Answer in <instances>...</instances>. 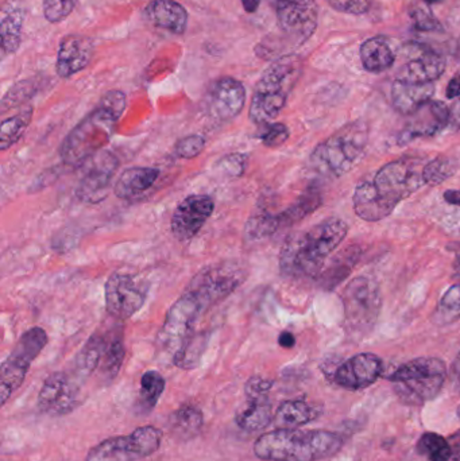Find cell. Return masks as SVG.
<instances>
[{"label":"cell","mask_w":460,"mask_h":461,"mask_svg":"<svg viewBox=\"0 0 460 461\" xmlns=\"http://www.w3.org/2000/svg\"><path fill=\"white\" fill-rule=\"evenodd\" d=\"M107 338L100 332H95L76 357V378L86 379L91 375L102 362Z\"/></svg>","instance_id":"32"},{"label":"cell","mask_w":460,"mask_h":461,"mask_svg":"<svg viewBox=\"0 0 460 461\" xmlns=\"http://www.w3.org/2000/svg\"><path fill=\"white\" fill-rule=\"evenodd\" d=\"M454 56L460 61V40L456 42L455 49H454Z\"/></svg>","instance_id":"56"},{"label":"cell","mask_w":460,"mask_h":461,"mask_svg":"<svg viewBox=\"0 0 460 461\" xmlns=\"http://www.w3.org/2000/svg\"><path fill=\"white\" fill-rule=\"evenodd\" d=\"M447 378V366L437 357H418L400 366L389 381L408 405H423L434 400Z\"/></svg>","instance_id":"6"},{"label":"cell","mask_w":460,"mask_h":461,"mask_svg":"<svg viewBox=\"0 0 460 461\" xmlns=\"http://www.w3.org/2000/svg\"><path fill=\"white\" fill-rule=\"evenodd\" d=\"M343 438L327 430L277 429L264 433L254 444V454L265 461H319L334 456Z\"/></svg>","instance_id":"3"},{"label":"cell","mask_w":460,"mask_h":461,"mask_svg":"<svg viewBox=\"0 0 460 461\" xmlns=\"http://www.w3.org/2000/svg\"><path fill=\"white\" fill-rule=\"evenodd\" d=\"M346 324L354 330H370L383 309L380 286L370 276H356L342 293Z\"/></svg>","instance_id":"10"},{"label":"cell","mask_w":460,"mask_h":461,"mask_svg":"<svg viewBox=\"0 0 460 461\" xmlns=\"http://www.w3.org/2000/svg\"><path fill=\"white\" fill-rule=\"evenodd\" d=\"M208 338L205 332H194L180 351L173 357L172 363L181 370H192L199 366L207 347Z\"/></svg>","instance_id":"37"},{"label":"cell","mask_w":460,"mask_h":461,"mask_svg":"<svg viewBox=\"0 0 460 461\" xmlns=\"http://www.w3.org/2000/svg\"><path fill=\"white\" fill-rule=\"evenodd\" d=\"M208 306L191 290L186 289L180 298L170 306L167 319L157 336V344L162 354L175 357L181 347L194 333V327Z\"/></svg>","instance_id":"7"},{"label":"cell","mask_w":460,"mask_h":461,"mask_svg":"<svg viewBox=\"0 0 460 461\" xmlns=\"http://www.w3.org/2000/svg\"><path fill=\"white\" fill-rule=\"evenodd\" d=\"M81 167L83 176L76 191L78 199L88 204L103 202L107 197L111 180L118 167V159L107 151H99Z\"/></svg>","instance_id":"16"},{"label":"cell","mask_w":460,"mask_h":461,"mask_svg":"<svg viewBox=\"0 0 460 461\" xmlns=\"http://www.w3.org/2000/svg\"><path fill=\"white\" fill-rule=\"evenodd\" d=\"M320 414V408L308 403L307 401H285L278 406L273 422L277 429H299L300 427L315 421Z\"/></svg>","instance_id":"28"},{"label":"cell","mask_w":460,"mask_h":461,"mask_svg":"<svg viewBox=\"0 0 460 461\" xmlns=\"http://www.w3.org/2000/svg\"><path fill=\"white\" fill-rule=\"evenodd\" d=\"M161 443V430L148 425L131 435L103 440L88 452L86 461H140L156 454Z\"/></svg>","instance_id":"9"},{"label":"cell","mask_w":460,"mask_h":461,"mask_svg":"<svg viewBox=\"0 0 460 461\" xmlns=\"http://www.w3.org/2000/svg\"><path fill=\"white\" fill-rule=\"evenodd\" d=\"M215 210V203L205 194H192L176 208L172 216L173 236L180 241H189L204 227Z\"/></svg>","instance_id":"19"},{"label":"cell","mask_w":460,"mask_h":461,"mask_svg":"<svg viewBox=\"0 0 460 461\" xmlns=\"http://www.w3.org/2000/svg\"><path fill=\"white\" fill-rule=\"evenodd\" d=\"M329 5L339 13L362 15L370 10L372 3L369 0H329Z\"/></svg>","instance_id":"47"},{"label":"cell","mask_w":460,"mask_h":461,"mask_svg":"<svg viewBox=\"0 0 460 461\" xmlns=\"http://www.w3.org/2000/svg\"><path fill=\"white\" fill-rule=\"evenodd\" d=\"M272 386V381H267V379L261 378V376H253V378L248 379V384H246V397H264V395H267Z\"/></svg>","instance_id":"49"},{"label":"cell","mask_w":460,"mask_h":461,"mask_svg":"<svg viewBox=\"0 0 460 461\" xmlns=\"http://www.w3.org/2000/svg\"><path fill=\"white\" fill-rule=\"evenodd\" d=\"M369 129L362 122L346 124L329 140L318 145L311 156L316 172L327 177H342L350 172L366 153Z\"/></svg>","instance_id":"5"},{"label":"cell","mask_w":460,"mask_h":461,"mask_svg":"<svg viewBox=\"0 0 460 461\" xmlns=\"http://www.w3.org/2000/svg\"><path fill=\"white\" fill-rule=\"evenodd\" d=\"M424 167L423 159L402 157L381 167L373 183L386 200L399 205L426 185Z\"/></svg>","instance_id":"11"},{"label":"cell","mask_w":460,"mask_h":461,"mask_svg":"<svg viewBox=\"0 0 460 461\" xmlns=\"http://www.w3.org/2000/svg\"><path fill=\"white\" fill-rule=\"evenodd\" d=\"M437 322L448 324L460 319V285H454L446 292L437 306Z\"/></svg>","instance_id":"41"},{"label":"cell","mask_w":460,"mask_h":461,"mask_svg":"<svg viewBox=\"0 0 460 461\" xmlns=\"http://www.w3.org/2000/svg\"><path fill=\"white\" fill-rule=\"evenodd\" d=\"M434 94V84H410L396 80L392 86V103L400 113L410 116L431 102Z\"/></svg>","instance_id":"26"},{"label":"cell","mask_w":460,"mask_h":461,"mask_svg":"<svg viewBox=\"0 0 460 461\" xmlns=\"http://www.w3.org/2000/svg\"><path fill=\"white\" fill-rule=\"evenodd\" d=\"M347 233L348 226L342 219L329 218L291 236L281 249L280 268L284 276L292 278L318 276Z\"/></svg>","instance_id":"1"},{"label":"cell","mask_w":460,"mask_h":461,"mask_svg":"<svg viewBox=\"0 0 460 461\" xmlns=\"http://www.w3.org/2000/svg\"><path fill=\"white\" fill-rule=\"evenodd\" d=\"M48 344V335L40 327L30 328L14 346L0 367V403L5 405L8 398L22 386L30 366Z\"/></svg>","instance_id":"8"},{"label":"cell","mask_w":460,"mask_h":461,"mask_svg":"<svg viewBox=\"0 0 460 461\" xmlns=\"http://www.w3.org/2000/svg\"><path fill=\"white\" fill-rule=\"evenodd\" d=\"M94 56V45L89 38L70 34L62 38L57 57V75L69 78L88 67Z\"/></svg>","instance_id":"22"},{"label":"cell","mask_w":460,"mask_h":461,"mask_svg":"<svg viewBox=\"0 0 460 461\" xmlns=\"http://www.w3.org/2000/svg\"><path fill=\"white\" fill-rule=\"evenodd\" d=\"M353 204L356 216L362 221H372V223L388 218L397 207L378 192L373 181H365L356 186Z\"/></svg>","instance_id":"24"},{"label":"cell","mask_w":460,"mask_h":461,"mask_svg":"<svg viewBox=\"0 0 460 461\" xmlns=\"http://www.w3.org/2000/svg\"><path fill=\"white\" fill-rule=\"evenodd\" d=\"M302 73V57L286 54L269 65L257 83L250 104V121L264 126L275 121L288 102Z\"/></svg>","instance_id":"4"},{"label":"cell","mask_w":460,"mask_h":461,"mask_svg":"<svg viewBox=\"0 0 460 461\" xmlns=\"http://www.w3.org/2000/svg\"><path fill=\"white\" fill-rule=\"evenodd\" d=\"M158 177L159 170L156 167H130L119 176L113 192L118 199H134L149 191Z\"/></svg>","instance_id":"27"},{"label":"cell","mask_w":460,"mask_h":461,"mask_svg":"<svg viewBox=\"0 0 460 461\" xmlns=\"http://www.w3.org/2000/svg\"><path fill=\"white\" fill-rule=\"evenodd\" d=\"M413 22H415V27L420 32H437V30H443L440 22L432 15L431 13L427 11L419 10L413 11L412 13Z\"/></svg>","instance_id":"48"},{"label":"cell","mask_w":460,"mask_h":461,"mask_svg":"<svg viewBox=\"0 0 460 461\" xmlns=\"http://www.w3.org/2000/svg\"><path fill=\"white\" fill-rule=\"evenodd\" d=\"M418 451L429 461H450L453 457L450 443L437 433H424L419 440Z\"/></svg>","instance_id":"39"},{"label":"cell","mask_w":460,"mask_h":461,"mask_svg":"<svg viewBox=\"0 0 460 461\" xmlns=\"http://www.w3.org/2000/svg\"><path fill=\"white\" fill-rule=\"evenodd\" d=\"M361 249L358 247H350V249H345L339 257L332 260L331 266L321 274V286L326 287L327 290H334L338 285L342 284L350 276L354 266L361 258Z\"/></svg>","instance_id":"33"},{"label":"cell","mask_w":460,"mask_h":461,"mask_svg":"<svg viewBox=\"0 0 460 461\" xmlns=\"http://www.w3.org/2000/svg\"><path fill=\"white\" fill-rule=\"evenodd\" d=\"M458 417L460 419V405H459V408H458Z\"/></svg>","instance_id":"59"},{"label":"cell","mask_w":460,"mask_h":461,"mask_svg":"<svg viewBox=\"0 0 460 461\" xmlns=\"http://www.w3.org/2000/svg\"><path fill=\"white\" fill-rule=\"evenodd\" d=\"M246 104V88L232 77H221L212 83L205 95V113L216 122L232 121Z\"/></svg>","instance_id":"18"},{"label":"cell","mask_w":460,"mask_h":461,"mask_svg":"<svg viewBox=\"0 0 460 461\" xmlns=\"http://www.w3.org/2000/svg\"><path fill=\"white\" fill-rule=\"evenodd\" d=\"M446 203L451 205H459L460 207V191L458 189H448L445 192Z\"/></svg>","instance_id":"53"},{"label":"cell","mask_w":460,"mask_h":461,"mask_svg":"<svg viewBox=\"0 0 460 461\" xmlns=\"http://www.w3.org/2000/svg\"><path fill=\"white\" fill-rule=\"evenodd\" d=\"M458 170L455 159L448 157H437L426 164L423 169V177L426 185H440V184L453 177Z\"/></svg>","instance_id":"40"},{"label":"cell","mask_w":460,"mask_h":461,"mask_svg":"<svg viewBox=\"0 0 460 461\" xmlns=\"http://www.w3.org/2000/svg\"><path fill=\"white\" fill-rule=\"evenodd\" d=\"M80 400L78 379L65 373H54L41 387L38 409L50 417L67 416L80 405Z\"/></svg>","instance_id":"15"},{"label":"cell","mask_w":460,"mask_h":461,"mask_svg":"<svg viewBox=\"0 0 460 461\" xmlns=\"http://www.w3.org/2000/svg\"><path fill=\"white\" fill-rule=\"evenodd\" d=\"M278 27L291 50L307 42L318 27L319 10L315 0H270Z\"/></svg>","instance_id":"13"},{"label":"cell","mask_w":460,"mask_h":461,"mask_svg":"<svg viewBox=\"0 0 460 461\" xmlns=\"http://www.w3.org/2000/svg\"><path fill=\"white\" fill-rule=\"evenodd\" d=\"M248 164V157L245 154H230L219 161L218 167L223 170L224 175L239 177L243 175Z\"/></svg>","instance_id":"46"},{"label":"cell","mask_w":460,"mask_h":461,"mask_svg":"<svg viewBox=\"0 0 460 461\" xmlns=\"http://www.w3.org/2000/svg\"><path fill=\"white\" fill-rule=\"evenodd\" d=\"M407 124L400 132L397 143L407 145L420 138L434 137L450 124V108L442 102H431L408 116Z\"/></svg>","instance_id":"20"},{"label":"cell","mask_w":460,"mask_h":461,"mask_svg":"<svg viewBox=\"0 0 460 461\" xmlns=\"http://www.w3.org/2000/svg\"><path fill=\"white\" fill-rule=\"evenodd\" d=\"M455 268L456 271H460V246L458 251H456Z\"/></svg>","instance_id":"57"},{"label":"cell","mask_w":460,"mask_h":461,"mask_svg":"<svg viewBox=\"0 0 460 461\" xmlns=\"http://www.w3.org/2000/svg\"><path fill=\"white\" fill-rule=\"evenodd\" d=\"M124 349L123 333L122 330H116L110 335L107 343H105L104 354H103L102 362H100V373L105 381L111 382L116 378L122 365H123Z\"/></svg>","instance_id":"34"},{"label":"cell","mask_w":460,"mask_h":461,"mask_svg":"<svg viewBox=\"0 0 460 461\" xmlns=\"http://www.w3.org/2000/svg\"><path fill=\"white\" fill-rule=\"evenodd\" d=\"M32 107H27L22 113L3 121L0 129V150H7L21 140L32 122Z\"/></svg>","instance_id":"38"},{"label":"cell","mask_w":460,"mask_h":461,"mask_svg":"<svg viewBox=\"0 0 460 461\" xmlns=\"http://www.w3.org/2000/svg\"><path fill=\"white\" fill-rule=\"evenodd\" d=\"M264 130L258 134L259 140L267 148L284 145L289 138V129L283 123L264 124Z\"/></svg>","instance_id":"44"},{"label":"cell","mask_w":460,"mask_h":461,"mask_svg":"<svg viewBox=\"0 0 460 461\" xmlns=\"http://www.w3.org/2000/svg\"><path fill=\"white\" fill-rule=\"evenodd\" d=\"M447 61L443 54L423 48L420 56L400 69L396 80L410 84H432L445 73Z\"/></svg>","instance_id":"23"},{"label":"cell","mask_w":460,"mask_h":461,"mask_svg":"<svg viewBox=\"0 0 460 461\" xmlns=\"http://www.w3.org/2000/svg\"><path fill=\"white\" fill-rule=\"evenodd\" d=\"M105 309L118 320H127L142 309L146 289L127 274H113L104 289Z\"/></svg>","instance_id":"17"},{"label":"cell","mask_w":460,"mask_h":461,"mask_svg":"<svg viewBox=\"0 0 460 461\" xmlns=\"http://www.w3.org/2000/svg\"><path fill=\"white\" fill-rule=\"evenodd\" d=\"M383 371V363L377 355L358 354L338 367L334 379L343 389L356 392L372 386Z\"/></svg>","instance_id":"21"},{"label":"cell","mask_w":460,"mask_h":461,"mask_svg":"<svg viewBox=\"0 0 460 461\" xmlns=\"http://www.w3.org/2000/svg\"><path fill=\"white\" fill-rule=\"evenodd\" d=\"M278 344H280L283 348L291 349L296 346V338H294L293 333L285 332L281 333L280 338H278Z\"/></svg>","instance_id":"52"},{"label":"cell","mask_w":460,"mask_h":461,"mask_svg":"<svg viewBox=\"0 0 460 461\" xmlns=\"http://www.w3.org/2000/svg\"><path fill=\"white\" fill-rule=\"evenodd\" d=\"M77 0H43V15L50 23H59L72 14Z\"/></svg>","instance_id":"42"},{"label":"cell","mask_w":460,"mask_h":461,"mask_svg":"<svg viewBox=\"0 0 460 461\" xmlns=\"http://www.w3.org/2000/svg\"><path fill=\"white\" fill-rule=\"evenodd\" d=\"M26 13L24 8L15 5H8L3 8L2 21H0V42L5 54H14L18 50L22 42V30H23Z\"/></svg>","instance_id":"30"},{"label":"cell","mask_w":460,"mask_h":461,"mask_svg":"<svg viewBox=\"0 0 460 461\" xmlns=\"http://www.w3.org/2000/svg\"><path fill=\"white\" fill-rule=\"evenodd\" d=\"M450 124L455 130H460V97L450 107Z\"/></svg>","instance_id":"51"},{"label":"cell","mask_w":460,"mask_h":461,"mask_svg":"<svg viewBox=\"0 0 460 461\" xmlns=\"http://www.w3.org/2000/svg\"><path fill=\"white\" fill-rule=\"evenodd\" d=\"M243 268L232 263L208 266L194 276L186 289L197 295L208 308L229 297L245 281Z\"/></svg>","instance_id":"14"},{"label":"cell","mask_w":460,"mask_h":461,"mask_svg":"<svg viewBox=\"0 0 460 461\" xmlns=\"http://www.w3.org/2000/svg\"><path fill=\"white\" fill-rule=\"evenodd\" d=\"M205 148V138L202 135H188L178 140L175 148V154L178 158L192 159L200 156Z\"/></svg>","instance_id":"43"},{"label":"cell","mask_w":460,"mask_h":461,"mask_svg":"<svg viewBox=\"0 0 460 461\" xmlns=\"http://www.w3.org/2000/svg\"><path fill=\"white\" fill-rule=\"evenodd\" d=\"M204 424L203 413L196 406L184 405L170 416V427L181 438H192Z\"/></svg>","instance_id":"36"},{"label":"cell","mask_w":460,"mask_h":461,"mask_svg":"<svg viewBox=\"0 0 460 461\" xmlns=\"http://www.w3.org/2000/svg\"><path fill=\"white\" fill-rule=\"evenodd\" d=\"M323 204V196L319 188L310 186L291 207L280 213H270L265 210L254 213L246 224V233L251 239H264L280 229L293 226L315 212Z\"/></svg>","instance_id":"12"},{"label":"cell","mask_w":460,"mask_h":461,"mask_svg":"<svg viewBox=\"0 0 460 461\" xmlns=\"http://www.w3.org/2000/svg\"><path fill=\"white\" fill-rule=\"evenodd\" d=\"M454 373H455L456 378L460 379V352L454 362Z\"/></svg>","instance_id":"55"},{"label":"cell","mask_w":460,"mask_h":461,"mask_svg":"<svg viewBox=\"0 0 460 461\" xmlns=\"http://www.w3.org/2000/svg\"><path fill=\"white\" fill-rule=\"evenodd\" d=\"M446 95H447L448 99H458L460 97V72L451 78Z\"/></svg>","instance_id":"50"},{"label":"cell","mask_w":460,"mask_h":461,"mask_svg":"<svg viewBox=\"0 0 460 461\" xmlns=\"http://www.w3.org/2000/svg\"><path fill=\"white\" fill-rule=\"evenodd\" d=\"M396 49L389 38L378 35L369 38L361 46V61L365 69L370 73H381L388 70L396 61Z\"/></svg>","instance_id":"29"},{"label":"cell","mask_w":460,"mask_h":461,"mask_svg":"<svg viewBox=\"0 0 460 461\" xmlns=\"http://www.w3.org/2000/svg\"><path fill=\"white\" fill-rule=\"evenodd\" d=\"M145 16L154 26L173 34H184L188 26V13L176 0H151L146 5Z\"/></svg>","instance_id":"25"},{"label":"cell","mask_w":460,"mask_h":461,"mask_svg":"<svg viewBox=\"0 0 460 461\" xmlns=\"http://www.w3.org/2000/svg\"><path fill=\"white\" fill-rule=\"evenodd\" d=\"M273 420L272 403L264 397L248 398L245 408L237 414V424L246 432L266 429Z\"/></svg>","instance_id":"31"},{"label":"cell","mask_w":460,"mask_h":461,"mask_svg":"<svg viewBox=\"0 0 460 461\" xmlns=\"http://www.w3.org/2000/svg\"><path fill=\"white\" fill-rule=\"evenodd\" d=\"M240 2H242L246 13L248 14L256 13L258 10L259 5H261V0H240Z\"/></svg>","instance_id":"54"},{"label":"cell","mask_w":460,"mask_h":461,"mask_svg":"<svg viewBox=\"0 0 460 461\" xmlns=\"http://www.w3.org/2000/svg\"><path fill=\"white\" fill-rule=\"evenodd\" d=\"M427 5H437V3L442 2V0H424Z\"/></svg>","instance_id":"58"},{"label":"cell","mask_w":460,"mask_h":461,"mask_svg":"<svg viewBox=\"0 0 460 461\" xmlns=\"http://www.w3.org/2000/svg\"><path fill=\"white\" fill-rule=\"evenodd\" d=\"M34 94V83L32 81H23V83L16 84L13 89H10L2 102V111L5 113L7 108L15 107L19 103L32 97Z\"/></svg>","instance_id":"45"},{"label":"cell","mask_w":460,"mask_h":461,"mask_svg":"<svg viewBox=\"0 0 460 461\" xmlns=\"http://www.w3.org/2000/svg\"><path fill=\"white\" fill-rule=\"evenodd\" d=\"M126 110V95L110 91L97 107L68 134L59 148L62 161L69 167H81L110 142L113 129Z\"/></svg>","instance_id":"2"},{"label":"cell","mask_w":460,"mask_h":461,"mask_svg":"<svg viewBox=\"0 0 460 461\" xmlns=\"http://www.w3.org/2000/svg\"><path fill=\"white\" fill-rule=\"evenodd\" d=\"M165 379L158 371H146L140 378V394H138L137 409L140 414L149 413L156 408L159 398L164 394Z\"/></svg>","instance_id":"35"}]
</instances>
